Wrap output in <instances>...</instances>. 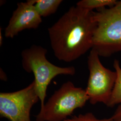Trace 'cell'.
Returning <instances> with one entry per match:
<instances>
[{
	"instance_id": "6da1fadb",
	"label": "cell",
	"mask_w": 121,
	"mask_h": 121,
	"mask_svg": "<svg viewBox=\"0 0 121 121\" xmlns=\"http://www.w3.org/2000/svg\"><path fill=\"white\" fill-rule=\"evenodd\" d=\"M93 11L72 6L48 28L52 49L59 60L77 59L93 47Z\"/></svg>"
},
{
	"instance_id": "7a4b0ae2",
	"label": "cell",
	"mask_w": 121,
	"mask_h": 121,
	"mask_svg": "<svg viewBox=\"0 0 121 121\" xmlns=\"http://www.w3.org/2000/svg\"><path fill=\"white\" fill-rule=\"evenodd\" d=\"M93 14L95 29L92 48L103 57L121 52V0L112 7L93 11Z\"/></svg>"
},
{
	"instance_id": "3957f363",
	"label": "cell",
	"mask_w": 121,
	"mask_h": 121,
	"mask_svg": "<svg viewBox=\"0 0 121 121\" xmlns=\"http://www.w3.org/2000/svg\"><path fill=\"white\" fill-rule=\"evenodd\" d=\"M47 49L39 45H33L22 52V66L28 73H33L41 108L44 105L47 89L53 78L59 75H73L75 69L73 66L60 67L47 60Z\"/></svg>"
},
{
	"instance_id": "277c9868",
	"label": "cell",
	"mask_w": 121,
	"mask_h": 121,
	"mask_svg": "<svg viewBox=\"0 0 121 121\" xmlns=\"http://www.w3.org/2000/svg\"><path fill=\"white\" fill-rule=\"evenodd\" d=\"M89 100L85 90L70 81L63 83L40 108L36 121H64Z\"/></svg>"
},
{
	"instance_id": "5b68a950",
	"label": "cell",
	"mask_w": 121,
	"mask_h": 121,
	"mask_svg": "<svg viewBox=\"0 0 121 121\" xmlns=\"http://www.w3.org/2000/svg\"><path fill=\"white\" fill-rule=\"evenodd\" d=\"M95 49H91L87 58L89 76L85 91L90 103H102L107 106L115 85L117 73L105 68Z\"/></svg>"
},
{
	"instance_id": "8992f818",
	"label": "cell",
	"mask_w": 121,
	"mask_h": 121,
	"mask_svg": "<svg viewBox=\"0 0 121 121\" xmlns=\"http://www.w3.org/2000/svg\"><path fill=\"white\" fill-rule=\"evenodd\" d=\"M39 100L34 81L20 90L1 92L0 117L9 121H31V109Z\"/></svg>"
},
{
	"instance_id": "52a82bcc",
	"label": "cell",
	"mask_w": 121,
	"mask_h": 121,
	"mask_svg": "<svg viewBox=\"0 0 121 121\" xmlns=\"http://www.w3.org/2000/svg\"><path fill=\"white\" fill-rule=\"evenodd\" d=\"M35 0H28L17 4L9 23L4 30V35L13 38L22 30L36 29L42 22V18L35 8Z\"/></svg>"
},
{
	"instance_id": "ba28073f",
	"label": "cell",
	"mask_w": 121,
	"mask_h": 121,
	"mask_svg": "<svg viewBox=\"0 0 121 121\" xmlns=\"http://www.w3.org/2000/svg\"><path fill=\"white\" fill-rule=\"evenodd\" d=\"M61 0H35V8L41 17H46L56 13Z\"/></svg>"
},
{
	"instance_id": "9c48e42d",
	"label": "cell",
	"mask_w": 121,
	"mask_h": 121,
	"mask_svg": "<svg viewBox=\"0 0 121 121\" xmlns=\"http://www.w3.org/2000/svg\"><path fill=\"white\" fill-rule=\"evenodd\" d=\"M113 65L117 73V79L110 99L107 105L108 107H110L117 104H121V67L117 60H114Z\"/></svg>"
},
{
	"instance_id": "30bf717a",
	"label": "cell",
	"mask_w": 121,
	"mask_h": 121,
	"mask_svg": "<svg viewBox=\"0 0 121 121\" xmlns=\"http://www.w3.org/2000/svg\"><path fill=\"white\" fill-rule=\"evenodd\" d=\"M117 1V0H82L77 2L76 5L82 9L93 11L94 9L112 7Z\"/></svg>"
},
{
	"instance_id": "8fae6325",
	"label": "cell",
	"mask_w": 121,
	"mask_h": 121,
	"mask_svg": "<svg viewBox=\"0 0 121 121\" xmlns=\"http://www.w3.org/2000/svg\"><path fill=\"white\" fill-rule=\"evenodd\" d=\"M64 121H112L111 117L99 119L95 117L92 112H87L84 114L74 116L71 118H67Z\"/></svg>"
},
{
	"instance_id": "7c38bea8",
	"label": "cell",
	"mask_w": 121,
	"mask_h": 121,
	"mask_svg": "<svg viewBox=\"0 0 121 121\" xmlns=\"http://www.w3.org/2000/svg\"><path fill=\"white\" fill-rule=\"evenodd\" d=\"M112 121H121V104H119L111 117Z\"/></svg>"
},
{
	"instance_id": "4fadbf2b",
	"label": "cell",
	"mask_w": 121,
	"mask_h": 121,
	"mask_svg": "<svg viewBox=\"0 0 121 121\" xmlns=\"http://www.w3.org/2000/svg\"><path fill=\"white\" fill-rule=\"evenodd\" d=\"M0 79L4 81H6L7 80V76L6 75V74L3 71V70L1 69H0Z\"/></svg>"
},
{
	"instance_id": "5bb4252c",
	"label": "cell",
	"mask_w": 121,
	"mask_h": 121,
	"mask_svg": "<svg viewBox=\"0 0 121 121\" xmlns=\"http://www.w3.org/2000/svg\"><path fill=\"white\" fill-rule=\"evenodd\" d=\"M1 29L0 30V45L1 46L2 45V43H3V37L2 36H1Z\"/></svg>"
}]
</instances>
